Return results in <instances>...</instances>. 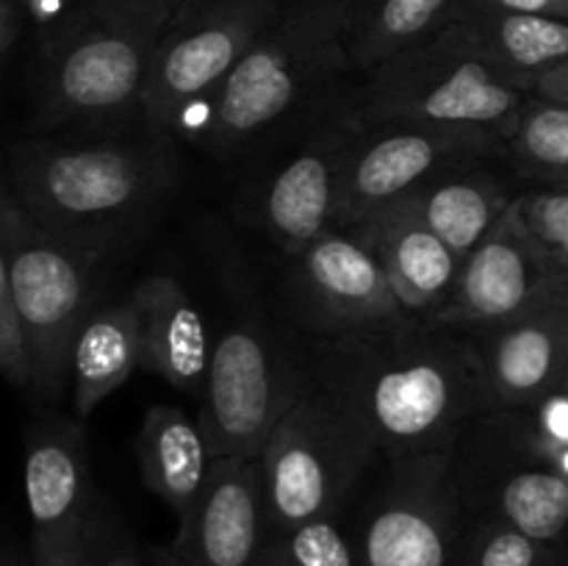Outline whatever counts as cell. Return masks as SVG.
Masks as SVG:
<instances>
[{
    "mask_svg": "<svg viewBox=\"0 0 568 566\" xmlns=\"http://www.w3.org/2000/svg\"><path fill=\"white\" fill-rule=\"evenodd\" d=\"M466 514L455 453L394 461L355 538L358 566H458Z\"/></svg>",
    "mask_w": 568,
    "mask_h": 566,
    "instance_id": "obj_11",
    "label": "cell"
},
{
    "mask_svg": "<svg viewBox=\"0 0 568 566\" xmlns=\"http://www.w3.org/2000/svg\"><path fill=\"white\" fill-rule=\"evenodd\" d=\"M375 453L353 411L331 388L308 383L258 458L272 533L338 516Z\"/></svg>",
    "mask_w": 568,
    "mask_h": 566,
    "instance_id": "obj_7",
    "label": "cell"
},
{
    "mask_svg": "<svg viewBox=\"0 0 568 566\" xmlns=\"http://www.w3.org/2000/svg\"><path fill=\"white\" fill-rule=\"evenodd\" d=\"M347 231L381 259L405 314L430 320L444 309L464 259L422 220L405 194L366 214Z\"/></svg>",
    "mask_w": 568,
    "mask_h": 566,
    "instance_id": "obj_19",
    "label": "cell"
},
{
    "mask_svg": "<svg viewBox=\"0 0 568 566\" xmlns=\"http://www.w3.org/2000/svg\"><path fill=\"white\" fill-rule=\"evenodd\" d=\"M261 566H358V553L333 516L272 533Z\"/></svg>",
    "mask_w": 568,
    "mask_h": 566,
    "instance_id": "obj_28",
    "label": "cell"
},
{
    "mask_svg": "<svg viewBox=\"0 0 568 566\" xmlns=\"http://www.w3.org/2000/svg\"><path fill=\"white\" fill-rule=\"evenodd\" d=\"M186 0H81L33 50L37 133L100 137L139 128L150 64Z\"/></svg>",
    "mask_w": 568,
    "mask_h": 566,
    "instance_id": "obj_3",
    "label": "cell"
},
{
    "mask_svg": "<svg viewBox=\"0 0 568 566\" xmlns=\"http://www.w3.org/2000/svg\"><path fill=\"white\" fill-rule=\"evenodd\" d=\"M455 22L508 75L532 92L538 78L568 64V20L464 6Z\"/></svg>",
    "mask_w": 568,
    "mask_h": 566,
    "instance_id": "obj_24",
    "label": "cell"
},
{
    "mask_svg": "<svg viewBox=\"0 0 568 566\" xmlns=\"http://www.w3.org/2000/svg\"><path fill=\"white\" fill-rule=\"evenodd\" d=\"M103 566H181V560H178L172 544L170 547L139 549L131 542H116L105 555Z\"/></svg>",
    "mask_w": 568,
    "mask_h": 566,
    "instance_id": "obj_30",
    "label": "cell"
},
{
    "mask_svg": "<svg viewBox=\"0 0 568 566\" xmlns=\"http://www.w3.org/2000/svg\"><path fill=\"white\" fill-rule=\"evenodd\" d=\"M505 144L508 137L486 128L430 122L366 125L344 170L336 228H353L366 214L414 192L447 166L486 159Z\"/></svg>",
    "mask_w": 568,
    "mask_h": 566,
    "instance_id": "obj_13",
    "label": "cell"
},
{
    "mask_svg": "<svg viewBox=\"0 0 568 566\" xmlns=\"http://www.w3.org/2000/svg\"><path fill=\"white\" fill-rule=\"evenodd\" d=\"M532 94H536V98L555 100V103L568 105V64L547 72L544 78H538L536 87H532Z\"/></svg>",
    "mask_w": 568,
    "mask_h": 566,
    "instance_id": "obj_33",
    "label": "cell"
},
{
    "mask_svg": "<svg viewBox=\"0 0 568 566\" xmlns=\"http://www.w3.org/2000/svg\"><path fill=\"white\" fill-rule=\"evenodd\" d=\"M0 566H37L33 564L31 553L20 547H6L3 558H0Z\"/></svg>",
    "mask_w": 568,
    "mask_h": 566,
    "instance_id": "obj_34",
    "label": "cell"
},
{
    "mask_svg": "<svg viewBox=\"0 0 568 566\" xmlns=\"http://www.w3.org/2000/svg\"><path fill=\"white\" fill-rule=\"evenodd\" d=\"M566 186H568V183H566Z\"/></svg>",
    "mask_w": 568,
    "mask_h": 566,
    "instance_id": "obj_38",
    "label": "cell"
},
{
    "mask_svg": "<svg viewBox=\"0 0 568 566\" xmlns=\"http://www.w3.org/2000/svg\"><path fill=\"white\" fill-rule=\"evenodd\" d=\"M283 9L281 0H186L153 55L139 125L181 139L189 114L214 98Z\"/></svg>",
    "mask_w": 568,
    "mask_h": 566,
    "instance_id": "obj_8",
    "label": "cell"
},
{
    "mask_svg": "<svg viewBox=\"0 0 568 566\" xmlns=\"http://www.w3.org/2000/svg\"><path fill=\"white\" fill-rule=\"evenodd\" d=\"M466 0H355L347 50L355 70L375 72L394 55L430 42L453 26Z\"/></svg>",
    "mask_w": 568,
    "mask_h": 566,
    "instance_id": "obj_25",
    "label": "cell"
},
{
    "mask_svg": "<svg viewBox=\"0 0 568 566\" xmlns=\"http://www.w3.org/2000/svg\"><path fill=\"white\" fill-rule=\"evenodd\" d=\"M181 172L178 139L148 128L17 142L6 183L44 231L111 255L153 222Z\"/></svg>",
    "mask_w": 568,
    "mask_h": 566,
    "instance_id": "obj_2",
    "label": "cell"
},
{
    "mask_svg": "<svg viewBox=\"0 0 568 566\" xmlns=\"http://www.w3.org/2000/svg\"><path fill=\"white\" fill-rule=\"evenodd\" d=\"M477 9L510 11V14H536V17H558L568 20V0H466Z\"/></svg>",
    "mask_w": 568,
    "mask_h": 566,
    "instance_id": "obj_32",
    "label": "cell"
},
{
    "mask_svg": "<svg viewBox=\"0 0 568 566\" xmlns=\"http://www.w3.org/2000/svg\"><path fill=\"white\" fill-rule=\"evenodd\" d=\"M272 527L261 461L216 458L197 511L172 542L181 566H261Z\"/></svg>",
    "mask_w": 568,
    "mask_h": 566,
    "instance_id": "obj_17",
    "label": "cell"
},
{
    "mask_svg": "<svg viewBox=\"0 0 568 566\" xmlns=\"http://www.w3.org/2000/svg\"><path fill=\"white\" fill-rule=\"evenodd\" d=\"M294 259L292 289L305 320L331 342L388 331L405 314L381 259L355 233L331 228Z\"/></svg>",
    "mask_w": 568,
    "mask_h": 566,
    "instance_id": "obj_15",
    "label": "cell"
},
{
    "mask_svg": "<svg viewBox=\"0 0 568 566\" xmlns=\"http://www.w3.org/2000/svg\"><path fill=\"white\" fill-rule=\"evenodd\" d=\"M331 388L392 461L453 455L488 414L475 342L410 320L369 336L333 342Z\"/></svg>",
    "mask_w": 568,
    "mask_h": 566,
    "instance_id": "obj_1",
    "label": "cell"
},
{
    "mask_svg": "<svg viewBox=\"0 0 568 566\" xmlns=\"http://www.w3.org/2000/svg\"><path fill=\"white\" fill-rule=\"evenodd\" d=\"M530 98L525 83L488 59L464 26L453 22L430 42L369 72L358 109L366 125L430 122L510 137Z\"/></svg>",
    "mask_w": 568,
    "mask_h": 566,
    "instance_id": "obj_6",
    "label": "cell"
},
{
    "mask_svg": "<svg viewBox=\"0 0 568 566\" xmlns=\"http://www.w3.org/2000/svg\"><path fill=\"white\" fill-rule=\"evenodd\" d=\"M364 128L358 105L342 111L264 186L261 220L288 255H297L336 228L344 170Z\"/></svg>",
    "mask_w": 568,
    "mask_h": 566,
    "instance_id": "obj_16",
    "label": "cell"
},
{
    "mask_svg": "<svg viewBox=\"0 0 568 566\" xmlns=\"http://www.w3.org/2000/svg\"><path fill=\"white\" fill-rule=\"evenodd\" d=\"M477 353L488 411L521 408L558 394L568 372V294L483 331Z\"/></svg>",
    "mask_w": 568,
    "mask_h": 566,
    "instance_id": "obj_18",
    "label": "cell"
},
{
    "mask_svg": "<svg viewBox=\"0 0 568 566\" xmlns=\"http://www.w3.org/2000/svg\"><path fill=\"white\" fill-rule=\"evenodd\" d=\"M455 449L466 511L497 516L527 536L564 549L568 542V475L510 433L497 411L483 414Z\"/></svg>",
    "mask_w": 568,
    "mask_h": 566,
    "instance_id": "obj_12",
    "label": "cell"
},
{
    "mask_svg": "<svg viewBox=\"0 0 568 566\" xmlns=\"http://www.w3.org/2000/svg\"><path fill=\"white\" fill-rule=\"evenodd\" d=\"M142 370V316L133 294L100 305L72 350V414L87 422L128 377Z\"/></svg>",
    "mask_w": 568,
    "mask_h": 566,
    "instance_id": "obj_23",
    "label": "cell"
},
{
    "mask_svg": "<svg viewBox=\"0 0 568 566\" xmlns=\"http://www.w3.org/2000/svg\"><path fill=\"white\" fill-rule=\"evenodd\" d=\"M566 294H568V289H566Z\"/></svg>",
    "mask_w": 568,
    "mask_h": 566,
    "instance_id": "obj_37",
    "label": "cell"
},
{
    "mask_svg": "<svg viewBox=\"0 0 568 566\" xmlns=\"http://www.w3.org/2000/svg\"><path fill=\"white\" fill-rule=\"evenodd\" d=\"M28 26H31V20H28L22 0H0V55H3L6 64H11V59H14V50L22 42V33Z\"/></svg>",
    "mask_w": 568,
    "mask_h": 566,
    "instance_id": "obj_31",
    "label": "cell"
},
{
    "mask_svg": "<svg viewBox=\"0 0 568 566\" xmlns=\"http://www.w3.org/2000/svg\"><path fill=\"white\" fill-rule=\"evenodd\" d=\"M308 388L292 355L266 325L239 320L216 336L200 425L216 458H253L270 444L277 422Z\"/></svg>",
    "mask_w": 568,
    "mask_h": 566,
    "instance_id": "obj_9",
    "label": "cell"
},
{
    "mask_svg": "<svg viewBox=\"0 0 568 566\" xmlns=\"http://www.w3.org/2000/svg\"><path fill=\"white\" fill-rule=\"evenodd\" d=\"M131 294L142 316V370L175 392L203 397L214 355L203 309L172 275L144 277Z\"/></svg>",
    "mask_w": 568,
    "mask_h": 566,
    "instance_id": "obj_20",
    "label": "cell"
},
{
    "mask_svg": "<svg viewBox=\"0 0 568 566\" xmlns=\"http://www.w3.org/2000/svg\"><path fill=\"white\" fill-rule=\"evenodd\" d=\"M566 289L568 281L549 264L510 205L499 225L464 259L444 309L425 322L483 333L560 297Z\"/></svg>",
    "mask_w": 568,
    "mask_h": 566,
    "instance_id": "obj_14",
    "label": "cell"
},
{
    "mask_svg": "<svg viewBox=\"0 0 568 566\" xmlns=\"http://www.w3.org/2000/svg\"><path fill=\"white\" fill-rule=\"evenodd\" d=\"M355 0H300L266 28L214 98L183 122L181 139L231 155L336 81L349 64Z\"/></svg>",
    "mask_w": 568,
    "mask_h": 566,
    "instance_id": "obj_4",
    "label": "cell"
},
{
    "mask_svg": "<svg viewBox=\"0 0 568 566\" xmlns=\"http://www.w3.org/2000/svg\"><path fill=\"white\" fill-rule=\"evenodd\" d=\"M136 458L144 486L175 514L178 527L186 525L214 469V455L200 420L178 405H150L139 427Z\"/></svg>",
    "mask_w": 568,
    "mask_h": 566,
    "instance_id": "obj_21",
    "label": "cell"
},
{
    "mask_svg": "<svg viewBox=\"0 0 568 566\" xmlns=\"http://www.w3.org/2000/svg\"><path fill=\"white\" fill-rule=\"evenodd\" d=\"M508 155L521 175L544 186L568 183V105L532 94L510 131Z\"/></svg>",
    "mask_w": 568,
    "mask_h": 566,
    "instance_id": "obj_26",
    "label": "cell"
},
{
    "mask_svg": "<svg viewBox=\"0 0 568 566\" xmlns=\"http://www.w3.org/2000/svg\"><path fill=\"white\" fill-rule=\"evenodd\" d=\"M31 553L37 566H103L116 544L105 527L81 420L39 422L22 466Z\"/></svg>",
    "mask_w": 568,
    "mask_h": 566,
    "instance_id": "obj_10",
    "label": "cell"
},
{
    "mask_svg": "<svg viewBox=\"0 0 568 566\" xmlns=\"http://www.w3.org/2000/svg\"><path fill=\"white\" fill-rule=\"evenodd\" d=\"M405 198L447 247L466 259L508 214L516 192H510L508 183L491 170H483L480 159H475L447 166Z\"/></svg>",
    "mask_w": 568,
    "mask_h": 566,
    "instance_id": "obj_22",
    "label": "cell"
},
{
    "mask_svg": "<svg viewBox=\"0 0 568 566\" xmlns=\"http://www.w3.org/2000/svg\"><path fill=\"white\" fill-rule=\"evenodd\" d=\"M555 566H568V542L564 544V549H560V555H558V564Z\"/></svg>",
    "mask_w": 568,
    "mask_h": 566,
    "instance_id": "obj_35",
    "label": "cell"
},
{
    "mask_svg": "<svg viewBox=\"0 0 568 566\" xmlns=\"http://www.w3.org/2000/svg\"><path fill=\"white\" fill-rule=\"evenodd\" d=\"M560 392L568 394V372H566V381H564V388H560Z\"/></svg>",
    "mask_w": 568,
    "mask_h": 566,
    "instance_id": "obj_36",
    "label": "cell"
},
{
    "mask_svg": "<svg viewBox=\"0 0 568 566\" xmlns=\"http://www.w3.org/2000/svg\"><path fill=\"white\" fill-rule=\"evenodd\" d=\"M109 255L39 228L17 203L9 183L0 192V266L9 272L33 353V394L48 403L72 381V350L100 309Z\"/></svg>",
    "mask_w": 568,
    "mask_h": 566,
    "instance_id": "obj_5",
    "label": "cell"
},
{
    "mask_svg": "<svg viewBox=\"0 0 568 566\" xmlns=\"http://www.w3.org/2000/svg\"><path fill=\"white\" fill-rule=\"evenodd\" d=\"M558 547L527 536L497 516H475L460 544L458 566H555Z\"/></svg>",
    "mask_w": 568,
    "mask_h": 566,
    "instance_id": "obj_27",
    "label": "cell"
},
{
    "mask_svg": "<svg viewBox=\"0 0 568 566\" xmlns=\"http://www.w3.org/2000/svg\"><path fill=\"white\" fill-rule=\"evenodd\" d=\"M514 209L549 264L568 281V186L527 189L516 194Z\"/></svg>",
    "mask_w": 568,
    "mask_h": 566,
    "instance_id": "obj_29",
    "label": "cell"
}]
</instances>
